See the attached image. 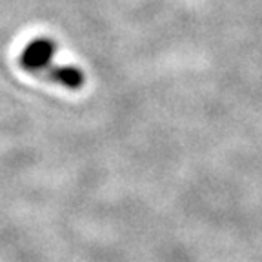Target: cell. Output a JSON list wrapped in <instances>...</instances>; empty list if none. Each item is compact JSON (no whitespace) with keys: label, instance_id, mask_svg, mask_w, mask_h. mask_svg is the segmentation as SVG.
Wrapping results in <instances>:
<instances>
[{"label":"cell","instance_id":"1","mask_svg":"<svg viewBox=\"0 0 262 262\" xmlns=\"http://www.w3.org/2000/svg\"><path fill=\"white\" fill-rule=\"evenodd\" d=\"M55 46L49 38H35L24 48L20 55V64L24 70L31 73H44L49 78L60 82L70 90H78L84 84V75L71 66H53Z\"/></svg>","mask_w":262,"mask_h":262}]
</instances>
